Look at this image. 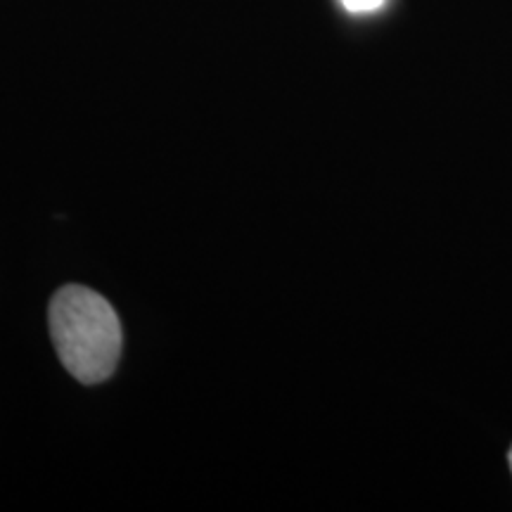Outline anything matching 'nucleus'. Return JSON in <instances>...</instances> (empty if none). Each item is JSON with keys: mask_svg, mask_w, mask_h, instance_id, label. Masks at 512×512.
Here are the masks:
<instances>
[{"mask_svg": "<svg viewBox=\"0 0 512 512\" xmlns=\"http://www.w3.org/2000/svg\"><path fill=\"white\" fill-rule=\"evenodd\" d=\"M344 10L354 12V15H366V12H375L384 5V0H342Z\"/></svg>", "mask_w": 512, "mask_h": 512, "instance_id": "2", "label": "nucleus"}, {"mask_svg": "<svg viewBox=\"0 0 512 512\" xmlns=\"http://www.w3.org/2000/svg\"><path fill=\"white\" fill-rule=\"evenodd\" d=\"M50 335L62 366L83 384L107 380L121 354V323L107 299L86 287H62L50 302Z\"/></svg>", "mask_w": 512, "mask_h": 512, "instance_id": "1", "label": "nucleus"}, {"mask_svg": "<svg viewBox=\"0 0 512 512\" xmlns=\"http://www.w3.org/2000/svg\"><path fill=\"white\" fill-rule=\"evenodd\" d=\"M510 467H512V448H510Z\"/></svg>", "mask_w": 512, "mask_h": 512, "instance_id": "3", "label": "nucleus"}]
</instances>
